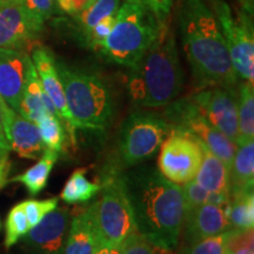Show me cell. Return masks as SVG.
I'll return each mask as SVG.
<instances>
[{"label":"cell","mask_w":254,"mask_h":254,"mask_svg":"<svg viewBox=\"0 0 254 254\" xmlns=\"http://www.w3.org/2000/svg\"><path fill=\"white\" fill-rule=\"evenodd\" d=\"M66 104L77 128L104 131L113 117L112 95L103 79L56 60Z\"/></svg>","instance_id":"277c9868"},{"label":"cell","mask_w":254,"mask_h":254,"mask_svg":"<svg viewBox=\"0 0 254 254\" xmlns=\"http://www.w3.org/2000/svg\"><path fill=\"white\" fill-rule=\"evenodd\" d=\"M94 254H122L118 246L110 245H100Z\"/></svg>","instance_id":"74e56055"},{"label":"cell","mask_w":254,"mask_h":254,"mask_svg":"<svg viewBox=\"0 0 254 254\" xmlns=\"http://www.w3.org/2000/svg\"><path fill=\"white\" fill-rule=\"evenodd\" d=\"M160 23L144 4L125 2L98 53L111 63L131 68L157 37Z\"/></svg>","instance_id":"5b68a950"},{"label":"cell","mask_w":254,"mask_h":254,"mask_svg":"<svg viewBox=\"0 0 254 254\" xmlns=\"http://www.w3.org/2000/svg\"><path fill=\"white\" fill-rule=\"evenodd\" d=\"M247 254H254V251H251V252L247 253Z\"/></svg>","instance_id":"b9f144b4"},{"label":"cell","mask_w":254,"mask_h":254,"mask_svg":"<svg viewBox=\"0 0 254 254\" xmlns=\"http://www.w3.org/2000/svg\"><path fill=\"white\" fill-rule=\"evenodd\" d=\"M32 63L36 68L38 77L41 82L45 93L55 104L57 111H58L60 120L67 129L71 135L73 142H75V126L74 120L72 118V114L68 111L67 104H66L65 92H64L62 79L59 77L58 69L56 66V59L49 50L44 47H37L32 52Z\"/></svg>","instance_id":"5bb4252c"},{"label":"cell","mask_w":254,"mask_h":254,"mask_svg":"<svg viewBox=\"0 0 254 254\" xmlns=\"http://www.w3.org/2000/svg\"><path fill=\"white\" fill-rule=\"evenodd\" d=\"M5 129L11 151H14L19 157L38 159L45 151L37 124L20 116L15 111H12L6 120Z\"/></svg>","instance_id":"e0dca14e"},{"label":"cell","mask_w":254,"mask_h":254,"mask_svg":"<svg viewBox=\"0 0 254 254\" xmlns=\"http://www.w3.org/2000/svg\"><path fill=\"white\" fill-rule=\"evenodd\" d=\"M56 2V0H21L28 13L41 24L52 15Z\"/></svg>","instance_id":"d6a6232c"},{"label":"cell","mask_w":254,"mask_h":254,"mask_svg":"<svg viewBox=\"0 0 254 254\" xmlns=\"http://www.w3.org/2000/svg\"><path fill=\"white\" fill-rule=\"evenodd\" d=\"M58 198H50L45 200L30 199L21 202L23 208L26 214L30 227H34L37 224L43 220L44 217L58 207Z\"/></svg>","instance_id":"4dcf8cb0"},{"label":"cell","mask_w":254,"mask_h":254,"mask_svg":"<svg viewBox=\"0 0 254 254\" xmlns=\"http://www.w3.org/2000/svg\"><path fill=\"white\" fill-rule=\"evenodd\" d=\"M157 254H172V252H168V251H161L157 249Z\"/></svg>","instance_id":"ab89813d"},{"label":"cell","mask_w":254,"mask_h":254,"mask_svg":"<svg viewBox=\"0 0 254 254\" xmlns=\"http://www.w3.org/2000/svg\"><path fill=\"white\" fill-rule=\"evenodd\" d=\"M165 107L166 110H165L164 118L170 124L171 128L195 136L230 168L236 154L237 144L218 131L202 116L190 95L174 99Z\"/></svg>","instance_id":"9c48e42d"},{"label":"cell","mask_w":254,"mask_h":254,"mask_svg":"<svg viewBox=\"0 0 254 254\" xmlns=\"http://www.w3.org/2000/svg\"><path fill=\"white\" fill-rule=\"evenodd\" d=\"M36 124L45 148L62 153L65 146V126L62 120L46 113Z\"/></svg>","instance_id":"83f0119b"},{"label":"cell","mask_w":254,"mask_h":254,"mask_svg":"<svg viewBox=\"0 0 254 254\" xmlns=\"http://www.w3.org/2000/svg\"><path fill=\"white\" fill-rule=\"evenodd\" d=\"M184 86V71L178 52L176 32L168 17L160 23L157 37L129 68V95L147 109L165 107L177 99Z\"/></svg>","instance_id":"3957f363"},{"label":"cell","mask_w":254,"mask_h":254,"mask_svg":"<svg viewBox=\"0 0 254 254\" xmlns=\"http://www.w3.org/2000/svg\"><path fill=\"white\" fill-rule=\"evenodd\" d=\"M59 8L69 15H77L87 8L95 0H56Z\"/></svg>","instance_id":"d590c367"},{"label":"cell","mask_w":254,"mask_h":254,"mask_svg":"<svg viewBox=\"0 0 254 254\" xmlns=\"http://www.w3.org/2000/svg\"><path fill=\"white\" fill-rule=\"evenodd\" d=\"M182 192L184 204H185V211L205 204L226 206L228 200H230L228 193L211 192V190H207L202 186H200L194 179L182 185Z\"/></svg>","instance_id":"4316f807"},{"label":"cell","mask_w":254,"mask_h":254,"mask_svg":"<svg viewBox=\"0 0 254 254\" xmlns=\"http://www.w3.org/2000/svg\"><path fill=\"white\" fill-rule=\"evenodd\" d=\"M254 85L239 81L237 85L238 106V129L239 139L238 145L254 139Z\"/></svg>","instance_id":"cb8c5ba5"},{"label":"cell","mask_w":254,"mask_h":254,"mask_svg":"<svg viewBox=\"0 0 254 254\" xmlns=\"http://www.w3.org/2000/svg\"><path fill=\"white\" fill-rule=\"evenodd\" d=\"M225 213L231 230H253L254 227V196L253 190H240L230 194L225 206Z\"/></svg>","instance_id":"603a6c76"},{"label":"cell","mask_w":254,"mask_h":254,"mask_svg":"<svg viewBox=\"0 0 254 254\" xmlns=\"http://www.w3.org/2000/svg\"><path fill=\"white\" fill-rule=\"evenodd\" d=\"M202 154V144L195 136L171 128L160 145L158 170L171 183L182 186L195 178Z\"/></svg>","instance_id":"30bf717a"},{"label":"cell","mask_w":254,"mask_h":254,"mask_svg":"<svg viewBox=\"0 0 254 254\" xmlns=\"http://www.w3.org/2000/svg\"><path fill=\"white\" fill-rule=\"evenodd\" d=\"M254 184V141L237 146L230 166V194L253 190Z\"/></svg>","instance_id":"44dd1931"},{"label":"cell","mask_w":254,"mask_h":254,"mask_svg":"<svg viewBox=\"0 0 254 254\" xmlns=\"http://www.w3.org/2000/svg\"><path fill=\"white\" fill-rule=\"evenodd\" d=\"M69 222V209L57 207L19 240L20 250L25 254H64Z\"/></svg>","instance_id":"7c38bea8"},{"label":"cell","mask_w":254,"mask_h":254,"mask_svg":"<svg viewBox=\"0 0 254 254\" xmlns=\"http://www.w3.org/2000/svg\"><path fill=\"white\" fill-rule=\"evenodd\" d=\"M202 152V160L194 180L200 186L211 192H222L230 194V168L204 144Z\"/></svg>","instance_id":"ffe728a7"},{"label":"cell","mask_w":254,"mask_h":254,"mask_svg":"<svg viewBox=\"0 0 254 254\" xmlns=\"http://www.w3.org/2000/svg\"><path fill=\"white\" fill-rule=\"evenodd\" d=\"M212 12L226 40L232 64L239 80L254 85V32L251 13L241 11L234 17L224 0H211Z\"/></svg>","instance_id":"ba28073f"},{"label":"cell","mask_w":254,"mask_h":254,"mask_svg":"<svg viewBox=\"0 0 254 254\" xmlns=\"http://www.w3.org/2000/svg\"><path fill=\"white\" fill-rule=\"evenodd\" d=\"M171 131L164 117L155 113L134 112L124 120L118 135V170L138 166L153 158Z\"/></svg>","instance_id":"52a82bcc"},{"label":"cell","mask_w":254,"mask_h":254,"mask_svg":"<svg viewBox=\"0 0 254 254\" xmlns=\"http://www.w3.org/2000/svg\"><path fill=\"white\" fill-rule=\"evenodd\" d=\"M126 2H134V4H142V0H126Z\"/></svg>","instance_id":"60d3db41"},{"label":"cell","mask_w":254,"mask_h":254,"mask_svg":"<svg viewBox=\"0 0 254 254\" xmlns=\"http://www.w3.org/2000/svg\"><path fill=\"white\" fill-rule=\"evenodd\" d=\"M31 230L28 225L26 214L23 205L18 204L12 207L6 219V233H5V247L14 246L19 240Z\"/></svg>","instance_id":"f1b7e54d"},{"label":"cell","mask_w":254,"mask_h":254,"mask_svg":"<svg viewBox=\"0 0 254 254\" xmlns=\"http://www.w3.org/2000/svg\"><path fill=\"white\" fill-rule=\"evenodd\" d=\"M241 5H243L244 11L249 12V13L252 14L253 12V0H240Z\"/></svg>","instance_id":"f35d334b"},{"label":"cell","mask_w":254,"mask_h":254,"mask_svg":"<svg viewBox=\"0 0 254 254\" xmlns=\"http://www.w3.org/2000/svg\"><path fill=\"white\" fill-rule=\"evenodd\" d=\"M12 111L13 110L9 109L4 99L0 97V159L8 157L9 152H11V145H9L7 135H6L5 123Z\"/></svg>","instance_id":"836d02e7"},{"label":"cell","mask_w":254,"mask_h":254,"mask_svg":"<svg viewBox=\"0 0 254 254\" xmlns=\"http://www.w3.org/2000/svg\"><path fill=\"white\" fill-rule=\"evenodd\" d=\"M119 7L120 0H95L87 8L74 15L75 23H77L82 37H86L88 32L99 23L101 19L117 13Z\"/></svg>","instance_id":"484cf974"},{"label":"cell","mask_w":254,"mask_h":254,"mask_svg":"<svg viewBox=\"0 0 254 254\" xmlns=\"http://www.w3.org/2000/svg\"><path fill=\"white\" fill-rule=\"evenodd\" d=\"M178 25L183 50L199 88L239 84L218 20L204 0H180Z\"/></svg>","instance_id":"7a4b0ae2"},{"label":"cell","mask_w":254,"mask_h":254,"mask_svg":"<svg viewBox=\"0 0 254 254\" xmlns=\"http://www.w3.org/2000/svg\"><path fill=\"white\" fill-rule=\"evenodd\" d=\"M58 158L59 153L45 148V151L40 155L39 161L36 165L28 168L24 173L12 178L9 182L23 184L31 195H37L46 187L50 174L52 172L56 163L58 161Z\"/></svg>","instance_id":"7402d4cb"},{"label":"cell","mask_w":254,"mask_h":254,"mask_svg":"<svg viewBox=\"0 0 254 254\" xmlns=\"http://www.w3.org/2000/svg\"><path fill=\"white\" fill-rule=\"evenodd\" d=\"M202 116L218 131L238 144V106L236 87H205L190 95Z\"/></svg>","instance_id":"8fae6325"},{"label":"cell","mask_w":254,"mask_h":254,"mask_svg":"<svg viewBox=\"0 0 254 254\" xmlns=\"http://www.w3.org/2000/svg\"><path fill=\"white\" fill-rule=\"evenodd\" d=\"M31 57L25 51L0 47V97L18 112Z\"/></svg>","instance_id":"9a60e30c"},{"label":"cell","mask_w":254,"mask_h":254,"mask_svg":"<svg viewBox=\"0 0 254 254\" xmlns=\"http://www.w3.org/2000/svg\"><path fill=\"white\" fill-rule=\"evenodd\" d=\"M225 206L205 204L185 211L182 234L187 245L230 231Z\"/></svg>","instance_id":"2e32d148"},{"label":"cell","mask_w":254,"mask_h":254,"mask_svg":"<svg viewBox=\"0 0 254 254\" xmlns=\"http://www.w3.org/2000/svg\"><path fill=\"white\" fill-rule=\"evenodd\" d=\"M43 28L44 24L28 13L21 0L0 1V47L25 51Z\"/></svg>","instance_id":"4fadbf2b"},{"label":"cell","mask_w":254,"mask_h":254,"mask_svg":"<svg viewBox=\"0 0 254 254\" xmlns=\"http://www.w3.org/2000/svg\"><path fill=\"white\" fill-rule=\"evenodd\" d=\"M118 247L122 254H157V249L138 231L127 236Z\"/></svg>","instance_id":"1f68e13d"},{"label":"cell","mask_w":254,"mask_h":254,"mask_svg":"<svg viewBox=\"0 0 254 254\" xmlns=\"http://www.w3.org/2000/svg\"><path fill=\"white\" fill-rule=\"evenodd\" d=\"M99 200L88 206L100 245L118 246L136 231L134 219L124 193L118 172L111 170L103 178Z\"/></svg>","instance_id":"8992f818"},{"label":"cell","mask_w":254,"mask_h":254,"mask_svg":"<svg viewBox=\"0 0 254 254\" xmlns=\"http://www.w3.org/2000/svg\"><path fill=\"white\" fill-rule=\"evenodd\" d=\"M99 246V238L86 207L71 219L64 254H94Z\"/></svg>","instance_id":"d6986e66"},{"label":"cell","mask_w":254,"mask_h":254,"mask_svg":"<svg viewBox=\"0 0 254 254\" xmlns=\"http://www.w3.org/2000/svg\"><path fill=\"white\" fill-rule=\"evenodd\" d=\"M118 176L136 231L155 249L173 252L179 245L185 214L182 186L171 183L153 166L138 165Z\"/></svg>","instance_id":"6da1fadb"},{"label":"cell","mask_w":254,"mask_h":254,"mask_svg":"<svg viewBox=\"0 0 254 254\" xmlns=\"http://www.w3.org/2000/svg\"><path fill=\"white\" fill-rule=\"evenodd\" d=\"M0 1H9V0H0Z\"/></svg>","instance_id":"7bdbcfd3"},{"label":"cell","mask_w":254,"mask_h":254,"mask_svg":"<svg viewBox=\"0 0 254 254\" xmlns=\"http://www.w3.org/2000/svg\"><path fill=\"white\" fill-rule=\"evenodd\" d=\"M17 113L33 123H37L46 113L60 119L55 104L52 103V100L50 99L49 95L45 93L41 86V82L32 60L28 65L23 98H21Z\"/></svg>","instance_id":"ac0fdd59"},{"label":"cell","mask_w":254,"mask_h":254,"mask_svg":"<svg viewBox=\"0 0 254 254\" xmlns=\"http://www.w3.org/2000/svg\"><path fill=\"white\" fill-rule=\"evenodd\" d=\"M101 184L92 183L86 178V170L78 168L64 186L62 199L66 204H82L100 192Z\"/></svg>","instance_id":"d4e9b609"},{"label":"cell","mask_w":254,"mask_h":254,"mask_svg":"<svg viewBox=\"0 0 254 254\" xmlns=\"http://www.w3.org/2000/svg\"><path fill=\"white\" fill-rule=\"evenodd\" d=\"M142 4L150 9L159 23H163L170 17L173 0H142Z\"/></svg>","instance_id":"e575fe53"},{"label":"cell","mask_w":254,"mask_h":254,"mask_svg":"<svg viewBox=\"0 0 254 254\" xmlns=\"http://www.w3.org/2000/svg\"><path fill=\"white\" fill-rule=\"evenodd\" d=\"M9 172V160L8 157L0 159V187L7 183V176Z\"/></svg>","instance_id":"8d00e7d4"},{"label":"cell","mask_w":254,"mask_h":254,"mask_svg":"<svg viewBox=\"0 0 254 254\" xmlns=\"http://www.w3.org/2000/svg\"><path fill=\"white\" fill-rule=\"evenodd\" d=\"M231 230L187 245L182 254H227Z\"/></svg>","instance_id":"f546056e"}]
</instances>
